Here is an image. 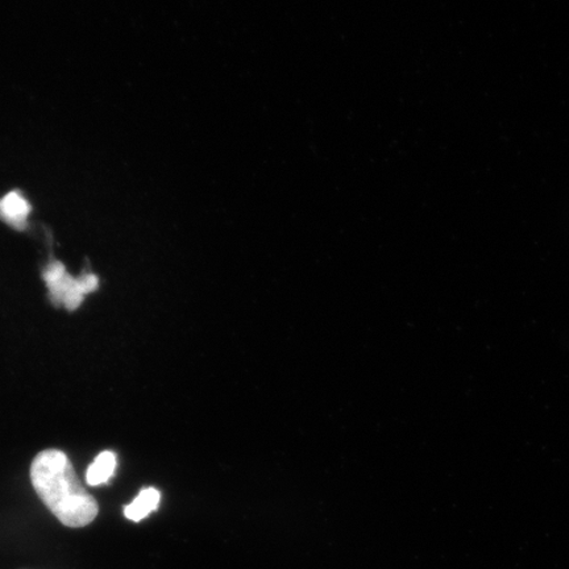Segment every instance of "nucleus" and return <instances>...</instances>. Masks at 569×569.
Masks as SVG:
<instances>
[{
	"mask_svg": "<svg viewBox=\"0 0 569 569\" xmlns=\"http://www.w3.org/2000/svg\"><path fill=\"white\" fill-rule=\"evenodd\" d=\"M42 279L47 282L49 297L54 306H63L69 311L80 308L83 297L98 289V277L84 273L78 279L67 272L60 261H52L44 269Z\"/></svg>",
	"mask_w": 569,
	"mask_h": 569,
	"instance_id": "f03ea898",
	"label": "nucleus"
},
{
	"mask_svg": "<svg viewBox=\"0 0 569 569\" xmlns=\"http://www.w3.org/2000/svg\"><path fill=\"white\" fill-rule=\"evenodd\" d=\"M160 492L153 488L144 489L134 498V501L124 509V515L133 522H139L158 509L160 503Z\"/></svg>",
	"mask_w": 569,
	"mask_h": 569,
	"instance_id": "20e7f679",
	"label": "nucleus"
},
{
	"mask_svg": "<svg viewBox=\"0 0 569 569\" xmlns=\"http://www.w3.org/2000/svg\"><path fill=\"white\" fill-rule=\"evenodd\" d=\"M31 480L53 516L68 528H83L98 516V503L78 480L67 455L59 450L42 451L31 466Z\"/></svg>",
	"mask_w": 569,
	"mask_h": 569,
	"instance_id": "f257e3e1",
	"label": "nucleus"
},
{
	"mask_svg": "<svg viewBox=\"0 0 569 569\" xmlns=\"http://www.w3.org/2000/svg\"><path fill=\"white\" fill-rule=\"evenodd\" d=\"M117 468V457L110 451L98 455L88 469L87 480L89 486L98 487L112 478Z\"/></svg>",
	"mask_w": 569,
	"mask_h": 569,
	"instance_id": "39448f33",
	"label": "nucleus"
},
{
	"mask_svg": "<svg viewBox=\"0 0 569 569\" xmlns=\"http://www.w3.org/2000/svg\"><path fill=\"white\" fill-rule=\"evenodd\" d=\"M31 210V204L19 191H11L0 199V219L12 229L24 230Z\"/></svg>",
	"mask_w": 569,
	"mask_h": 569,
	"instance_id": "7ed1b4c3",
	"label": "nucleus"
}]
</instances>
